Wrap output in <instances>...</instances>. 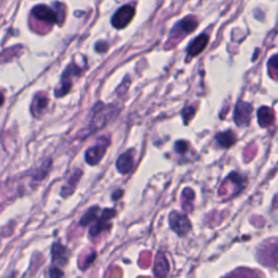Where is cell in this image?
Segmentation results:
<instances>
[{
  "mask_svg": "<svg viewBox=\"0 0 278 278\" xmlns=\"http://www.w3.org/2000/svg\"><path fill=\"white\" fill-rule=\"evenodd\" d=\"M113 109L111 107H107L104 104H98L94 109V114H92V119L90 123V130L89 133H94L100 129H103L104 126L109 122V119L112 115Z\"/></svg>",
  "mask_w": 278,
  "mask_h": 278,
  "instance_id": "6da1fadb",
  "label": "cell"
},
{
  "mask_svg": "<svg viewBox=\"0 0 278 278\" xmlns=\"http://www.w3.org/2000/svg\"><path fill=\"white\" fill-rule=\"evenodd\" d=\"M109 145H110V141H109L107 138H101L95 146L90 147L86 151V155H85L86 162L89 165L98 164L101 161V159L104 158Z\"/></svg>",
  "mask_w": 278,
  "mask_h": 278,
  "instance_id": "7a4b0ae2",
  "label": "cell"
},
{
  "mask_svg": "<svg viewBox=\"0 0 278 278\" xmlns=\"http://www.w3.org/2000/svg\"><path fill=\"white\" fill-rule=\"evenodd\" d=\"M81 73V67H79L75 63H72L71 65L67 66V69L65 70L63 77H62V82L61 85L56 90V96L57 97H62L66 95L67 92L70 91L71 86H72V79L78 77V75Z\"/></svg>",
  "mask_w": 278,
  "mask_h": 278,
  "instance_id": "3957f363",
  "label": "cell"
},
{
  "mask_svg": "<svg viewBox=\"0 0 278 278\" xmlns=\"http://www.w3.org/2000/svg\"><path fill=\"white\" fill-rule=\"evenodd\" d=\"M116 215V211L113 209H106L103 211V213L100 214V216L97 218V221L95 224L91 226V229L89 231L90 237H96L101 232H104L105 230L109 229V222L110 220Z\"/></svg>",
  "mask_w": 278,
  "mask_h": 278,
  "instance_id": "277c9868",
  "label": "cell"
},
{
  "mask_svg": "<svg viewBox=\"0 0 278 278\" xmlns=\"http://www.w3.org/2000/svg\"><path fill=\"white\" fill-rule=\"evenodd\" d=\"M32 15L34 19H36L40 22H44L46 25H48V27L58 22L57 11L53 10L52 8L44 5L36 6L35 8H34L32 11Z\"/></svg>",
  "mask_w": 278,
  "mask_h": 278,
  "instance_id": "5b68a950",
  "label": "cell"
},
{
  "mask_svg": "<svg viewBox=\"0 0 278 278\" xmlns=\"http://www.w3.org/2000/svg\"><path fill=\"white\" fill-rule=\"evenodd\" d=\"M198 21L193 18V16H188L182 20L179 24H176V27L173 29L171 33V37L174 39H181L182 37L186 36L187 34L195 31L197 28Z\"/></svg>",
  "mask_w": 278,
  "mask_h": 278,
  "instance_id": "8992f818",
  "label": "cell"
},
{
  "mask_svg": "<svg viewBox=\"0 0 278 278\" xmlns=\"http://www.w3.org/2000/svg\"><path fill=\"white\" fill-rule=\"evenodd\" d=\"M135 15V9L132 6H124L117 10L112 19L113 27L116 29H124L131 23Z\"/></svg>",
  "mask_w": 278,
  "mask_h": 278,
  "instance_id": "52a82bcc",
  "label": "cell"
},
{
  "mask_svg": "<svg viewBox=\"0 0 278 278\" xmlns=\"http://www.w3.org/2000/svg\"><path fill=\"white\" fill-rule=\"evenodd\" d=\"M171 229L179 235L187 234L190 230V223L186 215L180 214L178 212H172L170 215Z\"/></svg>",
  "mask_w": 278,
  "mask_h": 278,
  "instance_id": "ba28073f",
  "label": "cell"
},
{
  "mask_svg": "<svg viewBox=\"0 0 278 278\" xmlns=\"http://www.w3.org/2000/svg\"><path fill=\"white\" fill-rule=\"evenodd\" d=\"M134 167V153L133 150L126 151L125 154L121 155L116 161V168L121 174H126L132 171Z\"/></svg>",
  "mask_w": 278,
  "mask_h": 278,
  "instance_id": "9c48e42d",
  "label": "cell"
},
{
  "mask_svg": "<svg viewBox=\"0 0 278 278\" xmlns=\"http://www.w3.org/2000/svg\"><path fill=\"white\" fill-rule=\"evenodd\" d=\"M252 111V108L249 104L246 103H239L236 108L235 112V121L238 125L248 124L250 120V114Z\"/></svg>",
  "mask_w": 278,
  "mask_h": 278,
  "instance_id": "30bf717a",
  "label": "cell"
},
{
  "mask_svg": "<svg viewBox=\"0 0 278 278\" xmlns=\"http://www.w3.org/2000/svg\"><path fill=\"white\" fill-rule=\"evenodd\" d=\"M53 261L57 265H65L67 263V250L64 246H62L60 242H56L53 246Z\"/></svg>",
  "mask_w": 278,
  "mask_h": 278,
  "instance_id": "8fae6325",
  "label": "cell"
},
{
  "mask_svg": "<svg viewBox=\"0 0 278 278\" xmlns=\"http://www.w3.org/2000/svg\"><path fill=\"white\" fill-rule=\"evenodd\" d=\"M48 107V98L45 94H38L33 100L32 105V113L39 117L43 115Z\"/></svg>",
  "mask_w": 278,
  "mask_h": 278,
  "instance_id": "7c38bea8",
  "label": "cell"
},
{
  "mask_svg": "<svg viewBox=\"0 0 278 278\" xmlns=\"http://www.w3.org/2000/svg\"><path fill=\"white\" fill-rule=\"evenodd\" d=\"M208 41H209V37H208V35H206V34H204V35H201V36L197 37L190 44V46L188 47V54H189V56L196 57L199 54H201L205 50V48L207 47Z\"/></svg>",
  "mask_w": 278,
  "mask_h": 278,
  "instance_id": "4fadbf2b",
  "label": "cell"
},
{
  "mask_svg": "<svg viewBox=\"0 0 278 278\" xmlns=\"http://www.w3.org/2000/svg\"><path fill=\"white\" fill-rule=\"evenodd\" d=\"M82 176V171L77 170L74 171L73 175L67 181V183L64 185L62 190H61V195L62 197H69L71 193H73V191L75 190V187H77V185L80 181V178Z\"/></svg>",
  "mask_w": 278,
  "mask_h": 278,
  "instance_id": "5bb4252c",
  "label": "cell"
},
{
  "mask_svg": "<svg viewBox=\"0 0 278 278\" xmlns=\"http://www.w3.org/2000/svg\"><path fill=\"white\" fill-rule=\"evenodd\" d=\"M168 269H170V267H168L166 258L163 255H159L155 266L156 278H166Z\"/></svg>",
  "mask_w": 278,
  "mask_h": 278,
  "instance_id": "9a60e30c",
  "label": "cell"
},
{
  "mask_svg": "<svg viewBox=\"0 0 278 278\" xmlns=\"http://www.w3.org/2000/svg\"><path fill=\"white\" fill-rule=\"evenodd\" d=\"M258 116H259V123L262 128H267L268 125L273 124L274 122V112L272 109H269L267 107L261 108L258 112Z\"/></svg>",
  "mask_w": 278,
  "mask_h": 278,
  "instance_id": "2e32d148",
  "label": "cell"
},
{
  "mask_svg": "<svg viewBox=\"0 0 278 278\" xmlns=\"http://www.w3.org/2000/svg\"><path fill=\"white\" fill-rule=\"evenodd\" d=\"M216 140L220 146H222L224 148H229L234 144L235 140H236V137L231 131H229V132H224V133L218 134L216 136Z\"/></svg>",
  "mask_w": 278,
  "mask_h": 278,
  "instance_id": "e0dca14e",
  "label": "cell"
},
{
  "mask_svg": "<svg viewBox=\"0 0 278 278\" xmlns=\"http://www.w3.org/2000/svg\"><path fill=\"white\" fill-rule=\"evenodd\" d=\"M98 214H99V208L98 207H94L89 209L88 211L83 215V217L81 218V225L83 226H87L91 223H95V221H97L98 218Z\"/></svg>",
  "mask_w": 278,
  "mask_h": 278,
  "instance_id": "ac0fdd59",
  "label": "cell"
},
{
  "mask_svg": "<svg viewBox=\"0 0 278 278\" xmlns=\"http://www.w3.org/2000/svg\"><path fill=\"white\" fill-rule=\"evenodd\" d=\"M268 69H269V73H271L272 77L274 79H278V55H275L271 59H269Z\"/></svg>",
  "mask_w": 278,
  "mask_h": 278,
  "instance_id": "d6986e66",
  "label": "cell"
},
{
  "mask_svg": "<svg viewBox=\"0 0 278 278\" xmlns=\"http://www.w3.org/2000/svg\"><path fill=\"white\" fill-rule=\"evenodd\" d=\"M50 278H63V272L58 266H53L49 271Z\"/></svg>",
  "mask_w": 278,
  "mask_h": 278,
  "instance_id": "ffe728a7",
  "label": "cell"
},
{
  "mask_svg": "<svg viewBox=\"0 0 278 278\" xmlns=\"http://www.w3.org/2000/svg\"><path fill=\"white\" fill-rule=\"evenodd\" d=\"M175 149L179 154H185V153H186V150L188 149L187 142L186 141H178V142H176Z\"/></svg>",
  "mask_w": 278,
  "mask_h": 278,
  "instance_id": "44dd1931",
  "label": "cell"
},
{
  "mask_svg": "<svg viewBox=\"0 0 278 278\" xmlns=\"http://www.w3.org/2000/svg\"><path fill=\"white\" fill-rule=\"evenodd\" d=\"M193 113H195V110H193V108L189 107V108L185 109V110L183 111V116H184V119H185V122L187 123L188 120L193 115Z\"/></svg>",
  "mask_w": 278,
  "mask_h": 278,
  "instance_id": "7402d4cb",
  "label": "cell"
},
{
  "mask_svg": "<svg viewBox=\"0 0 278 278\" xmlns=\"http://www.w3.org/2000/svg\"><path fill=\"white\" fill-rule=\"evenodd\" d=\"M107 48H108L107 44H105V45H104V47H103V45H100V43H98V44H97V46H96V49L98 50V52H101V53L106 52Z\"/></svg>",
  "mask_w": 278,
  "mask_h": 278,
  "instance_id": "603a6c76",
  "label": "cell"
},
{
  "mask_svg": "<svg viewBox=\"0 0 278 278\" xmlns=\"http://www.w3.org/2000/svg\"><path fill=\"white\" fill-rule=\"evenodd\" d=\"M4 96H3V94H0V107H2L3 106V104H4Z\"/></svg>",
  "mask_w": 278,
  "mask_h": 278,
  "instance_id": "cb8c5ba5",
  "label": "cell"
}]
</instances>
